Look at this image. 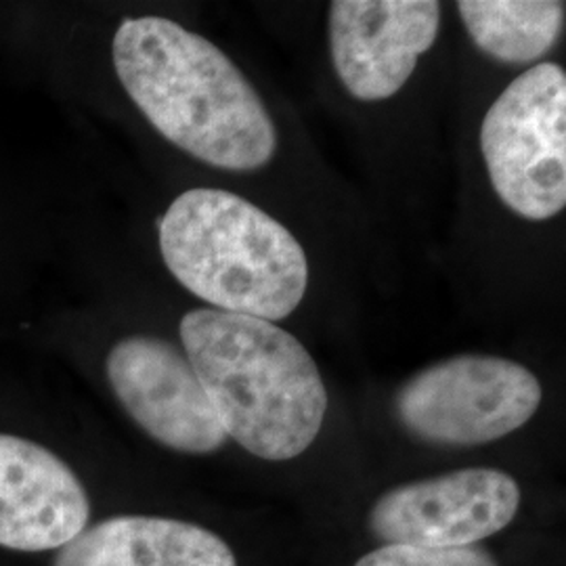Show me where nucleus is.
<instances>
[{
    "instance_id": "12",
    "label": "nucleus",
    "mask_w": 566,
    "mask_h": 566,
    "mask_svg": "<svg viewBox=\"0 0 566 566\" xmlns=\"http://www.w3.org/2000/svg\"><path fill=\"white\" fill-rule=\"evenodd\" d=\"M355 566H500L483 547H420L386 544Z\"/></svg>"
},
{
    "instance_id": "5",
    "label": "nucleus",
    "mask_w": 566,
    "mask_h": 566,
    "mask_svg": "<svg viewBox=\"0 0 566 566\" xmlns=\"http://www.w3.org/2000/svg\"><path fill=\"white\" fill-rule=\"evenodd\" d=\"M542 385L525 365L462 355L430 365L397 395V413L416 437L441 446H483L525 426Z\"/></svg>"
},
{
    "instance_id": "6",
    "label": "nucleus",
    "mask_w": 566,
    "mask_h": 566,
    "mask_svg": "<svg viewBox=\"0 0 566 566\" xmlns=\"http://www.w3.org/2000/svg\"><path fill=\"white\" fill-rule=\"evenodd\" d=\"M521 506L516 481L493 468H465L397 486L380 497L369 526L386 544L465 547L506 528Z\"/></svg>"
},
{
    "instance_id": "9",
    "label": "nucleus",
    "mask_w": 566,
    "mask_h": 566,
    "mask_svg": "<svg viewBox=\"0 0 566 566\" xmlns=\"http://www.w3.org/2000/svg\"><path fill=\"white\" fill-rule=\"evenodd\" d=\"M88 495L72 468L46 447L0 434V546L46 552L86 528Z\"/></svg>"
},
{
    "instance_id": "4",
    "label": "nucleus",
    "mask_w": 566,
    "mask_h": 566,
    "mask_svg": "<svg viewBox=\"0 0 566 566\" xmlns=\"http://www.w3.org/2000/svg\"><path fill=\"white\" fill-rule=\"evenodd\" d=\"M493 189L528 221L556 217L566 203V76L539 63L507 86L481 128Z\"/></svg>"
},
{
    "instance_id": "11",
    "label": "nucleus",
    "mask_w": 566,
    "mask_h": 566,
    "mask_svg": "<svg viewBox=\"0 0 566 566\" xmlns=\"http://www.w3.org/2000/svg\"><path fill=\"white\" fill-rule=\"evenodd\" d=\"M558 0H462L460 18L474 44L506 63L544 57L558 41L565 23Z\"/></svg>"
},
{
    "instance_id": "1",
    "label": "nucleus",
    "mask_w": 566,
    "mask_h": 566,
    "mask_svg": "<svg viewBox=\"0 0 566 566\" xmlns=\"http://www.w3.org/2000/svg\"><path fill=\"white\" fill-rule=\"evenodd\" d=\"M112 53L128 97L166 142L235 172L275 156L263 99L217 44L177 21L133 18L118 25Z\"/></svg>"
},
{
    "instance_id": "7",
    "label": "nucleus",
    "mask_w": 566,
    "mask_h": 566,
    "mask_svg": "<svg viewBox=\"0 0 566 566\" xmlns=\"http://www.w3.org/2000/svg\"><path fill=\"white\" fill-rule=\"evenodd\" d=\"M105 371L122 407L158 443L193 455L224 446L223 424L177 346L151 336L124 338L109 350Z\"/></svg>"
},
{
    "instance_id": "2",
    "label": "nucleus",
    "mask_w": 566,
    "mask_h": 566,
    "mask_svg": "<svg viewBox=\"0 0 566 566\" xmlns=\"http://www.w3.org/2000/svg\"><path fill=\"white\" fill-rule=\"evenodd\" d=\"M181 343L227 437L269 462L294 460L313 446L327 392L319 367L290 332L196 308L181 319Z\"/></svg>"
},
{
    "instance_id": "8",
    "label": "nucleus",
    "mask_w": 566,
    "mask_h": 566,
    "mask_svg": "<svg viewBox=\"0 0 566 566\" xmlns=\"http://www.w3.org/2000/svg\"><path fill=\"white\" fill-rule=\"evenodd\" d=\"M439 28L434 0H336L329 9L336 74L361 102L388 99L411 78Z\"/></svg>"
},
{
    "instance_id": "3",
    "label": "nucleus",
    "mask_w": 566,
    "mask_h": 566,
    "mask_svg": "<svg viewBox=\"0 0 566 566\" xmlns=\"http://www.w3.org/2000/svg\"><path fill=\"white\" fill-rule=\"evenodd\" d=\"M160 250L175 280L217 311L273 324L290 317L306 294L303 245L231 191L181 193L160 221Z\"/></svg>"
},
{
    "instance_id": "10",
    "label": "nucleus",
    "mask_w": 566,
    "mask_h": 566,
    "mask_svg": "<svg viewBox=\"0 0 566 566\" xmlns=\"http://www.w3.org/2000/svg\"><path fill=\"white\" fill-rule=\"evenodd\" d=\"M53 566H238L231 547L203 526L160 516H114L84 528Z\"/></svg>"
}]
</instances>
